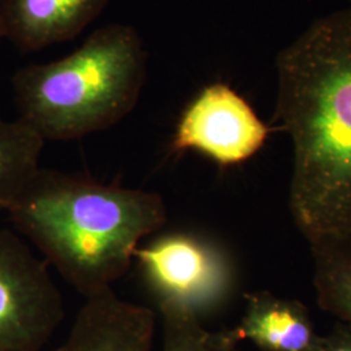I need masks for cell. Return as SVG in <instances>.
I'll return each instance as SVG.
<instances>
[{"mask_svg":"<svg viewBox=\"0 0 351 351\" xmlns=\"http://www.w3.org/2000/svg\"><path fill=\"white\" fill-rule=\"evenodd\" d=\"M147 52L133 26L94 32L77 50L13 75L19 120L43 141H69L108 129L136 107Z\"/></svg>","mask_w":351,"mask_h":351,"instance_id":"cell-3","label":"cell"},{"mask_svg":"<svg viewBox=\"0 0 351 351\" xmlns=\"http://www.w3.org/2000/svg\"><path fill=\"white\" fill-rule=\"evenodd\" d=\"M0 40H3V38H1V36H0Z\"/></svg>","mask_w":351,"mask_h":351,"instance_id":"cell-14","label":"cell"},{"mask_svg":"<svg viewBox=\"0 0 351 351\" xmlns=\"http://www.w3.org/2000/svg\"><path fill=\"white\" fill-rule=\"evenodd\" d=\"M110 0H0V36L38 51L78 36Z\"/></svg>","mask_w":351,"mask_h":351,"instance_id":"cell-8","label":"cell"},{"mask_svg":"<svg viewBox=\"0 0 351 351\" xmlns=\"http://www.w3.org/2000/svg\"><path fill=\"white\" fill-rule=\"evenodd\" d=\"M45 141L20 120L0 119V210H8L36 175Z\"/></svg>","mask_w":351,"mask_h":351,"instance_id":"cell-11","label":"cell"},{"mask_svg":"<svg viewBox=\"0 0 351 351\" xmlns=\"http://www.w3.org/2000/svg\"><path fill=\"white\" fill-rule=\"evenodd\" d=\"M268 136V126L247 101L226 84H213L182 113L172 147L198 151L228 167L249 160L263 147Z\"/></svg>","mask_w":351,"mask_h":351,"instance_id":"cell-6","label":"cell"},{"mask_svg":"<svg viewBox=\"0 0 351 351\" xmlns=\"http://www.w3.org/2000/svg\"><path fill=\"white\" fill-rule=\"evenodd\" d=\"M315 351H351V328L350 326H335L332 332L322 339Z\"/></svg>","mask_w":351,"mask_h":351,"instance_id":"cell-13","label":"cell"},{"mask_svg":"<svg viewBox=\"0 0 351 351\" xmlns=\"http://www.w3.org/2000/svg\"><path fill=\"white\" fill-rule=\"evenodd\" d=\"M162 350L237 351V343L224 332H213L201 317L171 304H160Z\"/></svg>","mask_w":351,"mask_h":351,"instance_id":"cell-12","label":"cell"},{"mask_svg":"<svg viewBox=\"0 0 351 351\" xmlns=\"http://www.w3.org/2000/svg\"><path fill=\"white\" fill-rule=\"evenodd\" d=\"M7 211L47 263L85 298L111 290L141 241L167 220L158 193L42 168Z\"/></svg>","mask_w":351,"mask_h":351,"instance_id":"cell-2","label":"cell"},{"mask_svg":"<svg viewBox=\"0 0 351 351\" xmlns=\"http://www.w3.org/2000/svg\"><path fill=\"white\" fill-rule=\"evenodd\" d=\"M64 317L47 264L11 230H0V351H40Z\"/></svg>","mask_w":351,"mask_h":351,"instance_id":"cell-5","label":"cell"},{"mask_svg":"<svg viewBox=\"0 0 351 351\" xmlns=\"http://www.w3.org/2000/svg\"><path fill=\"white\" fill-rule=\"evenodd\" d=\"M134 258L158 306H176L201 319L226 303L234 285L226 254L191 234L159 237L138 247Z\"/></svg>","mask_w":351,"mask_h":351,"instance_id":"cell-4","label":"cell"},{"mask_svg":"<svg viewBox=\"0 0 351 351\" xmlns=\"http://www.w3.org/2000/svg\"><path fill=\"white\" fill-rule=\"evenodd\" d=\"M156 317L111 290L86 298L66 339L55 351H152Z\"/></svg>","mask_w":351,"mask_h":351,"instance_id":"cell-7","label":"cell"},{"mask_svg":"<svg viewBox=\"0 0 351 351\" xmlns=\"http://www.w3.org/2000/svg\"><path fill=\"white\" fill-rule=\"evenodd\" d=\"M276 71L294 223L307 242L351 236V8L317 19L278 52Z\"/></svg>","mask_w":351,"mask_h":351,"instance_id":"cell-1","label":"cell"},{"mask_svg":"<svg viewBox=\"0 0 351 351\" xmlns=\"http://www.w3.org/2000/svg\"><path fill=\"white\" fill-rule=\"evenodd\" d=\"M319 306L351 328V236L308 242Z\"/></svg>","mask_w":351,"mask_h":351,"instance_id":"cell-10","label":"cell"},{"mask_svg":"<svg viewBox=\"0 0 351 351\" xmlns=\"http://www.w3.org/2000/svg\"><path fill=\"white\" fill-rule=\"evenodd\" d=\"M226 335L237 345L249 341L263 351H315L322 339L301 302L267 291L246 297L245 313Z\"/></svg>","mask_w":351,"mask_h":351,"instance_id":"cell-9","label":"cell"}]
</instances>
